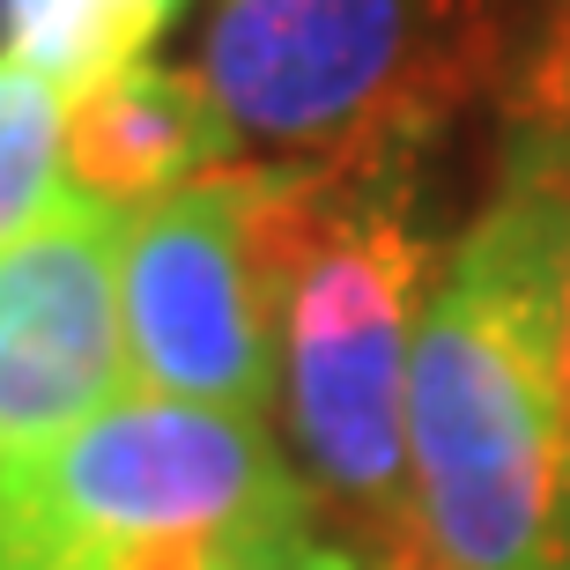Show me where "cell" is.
Segmentation results:
<instances>
[{
    "mask_svg": "<svg viewBox=\"0 0 570 570\" xmlns=\"http://www.w3.org/2000/svg\"><path fill=\"white\" fill-rule=\"evenodd\" d=\"M489 52L474 0H215L200 75L237 141L334 156L379 134H438Z\"/></svg>",
    "mask_w": 570,
    "mask_h": 570,
    "instance_id": "4",
    "label": "cell"
},
{
    "mask_svg": "<svg viewBox=\"0 0 570 570\" xmlns=\"http://www.w3.org/2000/svg\"><path fill=\"white\" fill-rule=\"evenodd\" d=\"M549 8H556V22H570V0H549Z\"/></svg>",
    "mask_w": 570,
    "mask_h": 570,
    "instance_id": "13",
    "label": "cell"
},
{
    "mask_svg": "<svg viewBox=\"0 0 570 570\" xmlns=\"http://www.w3.org/2000/svg\"><path fill=\"white\" fill-rule=\"evenodd\" d=\"M296 549H304V541H296ZM289 549V556H296ZM289 556H245V563H230V570H289Z\"/></svg>",
    "mask_w": 570,
    "mask_h": 570,
    "instance_id": "12",
    "label": "cell"
},
{
    "mask_svg": "<svg viewBox=\"0 0 570 570\" xmlns=\"http://www.w3.org/2000/svg\"><path fill=\"white\" fill-rule=\"evenodd\" d=\"M312 511L259 415L119 393L0 466V570H230L312 541Z\"/></svg>",
    "mask_w": 570,
    "mask_h": 570,
    "instance_id": "3",
    "label": "cell"
},
{
    "mask_svg": "<svg viewBox=\"0 0 570 570\" xmlns=\"http://www.w3.org/2000/svg\"><path fill=\"white\" fill-rule=\"evenodd\" d=\"M289 570H430V563L415 549H371V541H348V533H312L289 556Z\"/></svg>",
    "mask_w": 570,
    "mask_h": 570,
    "instance_id": "11",
    "label": "cell"
},
{
    "mask_svg": "<svg viewBox=\"0 0 570 570\" xmlns=\"http://www.w3.org/2000/svg\"><path fill=\"white\" fill-rule=\"evenodd\" d=\"M423 148L430 134H379L253 164L282 430L312 504H334L341 533L371 549H415L407 363L444 259L423 230Z\"/></svg>",
    "mask_w": 570,
    "mask_h": 570,
    "instance_id": "2",
    "label": "cell"
},
{
    "mask_svg": "<svg viewBox=\"0 0 570 570\" xmlns=\"http://www.w3.org/2000/svg\"><path fill=\"white\" fill-rule=\"evenodd\" d=\"M519 119H541L570 141V22H556L549 45L533 52L527 67V97H519Z\"/></svg>",
    "mask_w": 570,
    "mask_h": 570,
    "instance_id": "10",
    "label": "cell"
},
{
    "mask_svg": "<svg viewBox=\"0 0 570 570\" xmlns=\"http://www.w3.org/2000/svg\"><path fill=\"white\" fill-rule=\"evenodd\" d=\"M134 393L267 415L275 341L253 253V164L208 170L127 223L119 259Z\"/></svg>",
    "mask_w": 570,
    "mask_h": 570,
    "instance_id": "5",
    "label": "cell"
},
{
    "mask_svg": "<svg viewBox=\"0 0 570 570\" xmlns=\"http://www.w3.org/2000/svg\"><path fill=\"white\" fill-rule=\"evenodd\" d=\"M230 148V111L215 105L208 75H186V67L134 60L111 82L67 97V186L97 193L127 215L223 170Z\"/></svg>",
    "mask_w": 570,
    "mask_h": 570,
    "instance_id": "7",
    "label": "cell"
},
{
    "mask_svg": "<svg viewBox=\"0 0 570 570\" xmlns=\"http://www.w3.org/2000/svg\"><path fill=\"white\" fill-rule=\"evenodd\" d=\"M67 200V97L0 52V245Z\"/></svg>",
    "mask_w": 570,
    "mask_h": 570,
    "instance_id": "9",
    "label": "cell"
},
{
    "mask_svg": "<svg viewBox=\"0 0 570 570\" xmlns=\"http://www.w3.org/2000/svg\"><path fill=\"white\" fill-rule=\"evenodd\" d=\"M127 208L67 186L38 230L0 245V466L134 393L119 259Z\"/></svg>",
    "mask_w": 570,
    "mask_h": 570,
    "instance_id": "6",
    "label": "cell"
},
{
    "mask_svg": "<svg viewBox=\"0 0 570 570\" xmlns=\"http://www.w3.org/2000/svg\"><path fill=\"white\" fill-rule=\"evenodd\" d=\"M178 8L186 0H0V52L45 75L60 97H82L148 60Z\"/></svg>",
    "mask_w": 570,
    "mask_h": 570,
    "instance_id": "8",
    "label": "cell"
},
{
    "mask_svg": "<svg viewBox=\"0 0 570 570\" xmlns=\"http://www.w3.org/2000/svg\"><path fill=\"white\" fill-rule=\"evenodd\" d=\"M407 504L430 570H570V141L541 119L430 282Z\"/></svg>",
    "mask_w": 570,
    "mask_h": 570,
    "instance_id": "1",
    "label": "cell"
}]
</instances>
